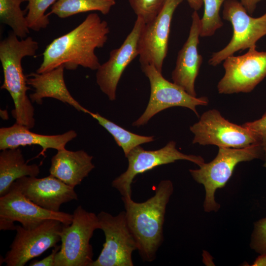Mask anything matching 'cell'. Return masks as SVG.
Returning a JSON list of instances; mask_svg holds the SVG:
<instances>
[{
    "mask_svg": "<svg viewBox=\"0 0 266 266\" xmlns=\"http://www.w3.org/2000/svg\"><path fill=\"white\" fill-rule=\"evenodd\" d=\"M64 225L58 220L49 219L32 229L16 226V235L3 263L7 266H24L48 249L55 247L61 240Z\"/></svg>",
    "mask_w": 266,
    "mask_h": 266,
    "instance_id": "obj_11",
    "label": "cell"
},
{
    "mask_svg": "<svg viewBox=\"0 0 266 266\" xmlns=\"http://www.w3.org/2000/svg\"><path fill=\"white\" fill-rule=\"evenodd\" d=\"M0 218L20 222L26 229L34 228L49 219L70 225L72 215L46 210L26 198L17 189L11 186L8 192L0 197Z\"/></svg>",
    "mask_w": 266,
    "mask_h": 266,
    "instance_id": "obj_15",
    "label": "cell"
},
{
    "mask_svg": "<svg viewBox=\"0 0 266 266\" xmlns=\"http://www.w3.org/2000/svg\"><path fill=\"white\" fill-rule=\"evenodd\" d=\"M26 127L15 123L8 127L0 129V150L20 146L38 145L45 152L48 149L57 150L66 148V145L77 136L72 130L62 134L45 135L36 133Z\"/></svg>",
    "mask_w": 266,
    "mask_h": 266,
    "instance_id": "obj_18",
    "label": "cell"
},
{
    "mask_svg": "<svg viewBox=\"0 0 266 266\" xmlns=\"http://www.w3.org/2000/svg\"><path fill=\"white\" fill-rule=\"evenodd\" d=\"M150 85V96L147 106L143 114L132 124L140 127L146 124L154 115L168 108L174 106L186 107L198 117L197 106L207 105V97L197 98L189 95L182 88L165 78L162 72L153 65L140 66Z\"/></svg>",
    "mask_w": 266,
    "mask_h": 266,
    "instance_id": "obj_7",
    "label": "cell"
},
{
    "mask_svg": "<svg viewBox=\"0 0 266 266\" xmlns=\"http://www.w3.org/2000/svg\"><path fill=\"white\" fill-rule=\"evenodd\" d=\"M136 16L145 23L153 20L162 10L166 0H128Z\"/></svg>",
    "mask_w": 266,
    "mask_h": 266,
    "instance_id": "obj_27",
    "label": "cell"
},
{
    "mask_svg": "<svg viewBox=\"0 0 266 266\" xmlns=\"http://www.w3.org/2000/svg\"><path fill=\"white\" fill-rule=\"evenodd\" d=\"M65 68L64 66H60L47 72L28 74L27 84L34 89L29 96L31 101L41 104L44 98H53L70 105L78 111L88 114L90 111L75 100L67 89L64 79Z\"/></svg>",
    "mask_w": 266,
    "mask_h": 266,
    "instance_id": "obj_19",
    "label": "cell"
},
{
    "mask_svg": "<svg viewBox=\"0 0 266 266\" xmlns=\"http://www.w3.org/2000/svg\"><path fill=\"white\" fill-rule=\"evenodd\" d=\"M254 159L264 160L263 166L266 167V154L260 143L242 148L219 147L217 155L213 160L204 163L199 168L189 169L193 179L204 188L203 207L205 212L219 210L221 206L215 199V192L225 187L236 165Z\"/></svg>",
    "mask_w": 266,
    "mask_h": 266,
    "instance_id": "obj_4",
    "label": "cell"
},
{
    "mask_svg": "<svg viewBox=\"0 0 266 266\" xmlns=\"http://www.w3.org/2000/svg\"><path fill=\"white\" fill-rule=\"evenodd\" d=\"M242 126L257 136L266 154V112L260 119L246 122Z\"/></svg>",
    "mask_w": 266,
    "mask_h": 266,
    "instance_id": "obj_29",
    "label": "cell"
},
{
    "mask_svg": "<svg viewBox=\"0 0 266 266\" xmlns=\"http://www.w3.org/2000/svg\"><path fill=\"white\" fill-rule=\"evenodd\" d=\"M250 246L259 254H266V216L254 222Z\"/></svg>",
    "mask_w": 266,
    "mask_h": 266,
    "instance_id": "obj_28",
    "label": "cell"
},
{
    "mask_svg": "<svg viewBox=\"0 0 266 266\" xmlns=\"http://www.w3.org/2000/svg\"><path fill=\"white\" fill-rule=\"evenodd\" d=\"M226 0H203L204 11L200 18V37L211 36L223 26L220 11Z\"/></svg>",
    "mask_w": 266,
    "mask_h": 266,
    "instance_id": "obj_25",
    "label": "cell"
},
{
    "mask_svg": "<svg viewBox=\"0 0 266 266\" xmlns=\"http://www.w3.org/2000/svg\"><path fill=\"white\" fill-rule=\"evenodd\" d=\"M190 130L194 134L193 144L234 148L261 144L255 133L242 125L227 120L215 109L204 112L199 121L190 126Z\"/></svg>",
    "mask_w": 266,
    "mask_h": 266,
    "instance_id": "obj_8",
    "label": "cell"
},
{
    "mask_svg": "<svg viewBox=\"0 0 266 266\" xmlns=\"http://www.w3.org/2000/svg\"><path fill=\"white\" fill-rule=\"evenodd\" d=\"M0 153V196L6 194L12 183L24 176L37 177L40 168L37 164L28 165L18 148L1 150Z\"/></svg>",
    "mask_w": 266,
    "mask_h": 266,
    "instance_id": "obj_21",
    "label": "cell"
},
{
    "mask_svg": "<svg viewBox=\"0 0 266 266\" xmlns=\"http://www.w3.org/2000/svg\"><path fill=\"white\" fill-rule=\"evenodd\" d=\"M11 186L33 202L52 211H60L62 204L78 199L74 187L51 175L41 178L24 176Z\"/></svg>",
    "mask_w": 266,
    "mask_h": 266,
    "instance_id": "obj_16",
    "label": "cell"
},
{
    "mask_svg": "<svg viewBox=\"0 0 266 266\" xmlns=\"http://www.w3.org/2000/svg\"><path fill=\"white\" fill-rule=\"evenodd\" d=\"M115 4V0H58L47 15L49 16L54 14L60 18H66L92 11L107 15Z\"/></svg>",
    "mask_w": 266,
    "mask_h": 266,
    "instance_id": "obj_22",
    "label": "cell"
},
{
    "mask_svg": "<svg viewBox=\"0 0 266 266\" xmlns=\"http://www.w3.org/2000/svg\"><path fill=\"white\" fill-rule=\"evenodd\" d=\"M38 48V42L32 37L19 40L13 32L0 43V61L4 77L0 89L8 91L13 100L12 115L16 123L30 129L35 125L34 108L27 94L30 88L23 72L22 60L26 56H34Z\"/></svg>",
    "mask_w": 266,
    "mask_h": 266,
    "instance_id": "obj_3",
    "label": "cell"
},
{
    "mask_svg": "<svg viewBox=\"0 0 266 266\" xmlns=\"http://www.w3.org/2000/svg\"><path fill=\"white\" fill-rule=\"evenodd\" d=\"M223 18L233 27V35L228 44L213 53L208 64L217 66L227 57L240 50L257 47L256 43L266 35V12L259 17H253L237 0H226L223 4Z\"/></svg>",
    "mask_w": 266,
    "mask_h": 266,
    "instance_id": "obj_6",
    "label": "cell"
},
{
    "mask_svg": "<svg viewBox=\"0 0 266 266\" xmlns=\"http://www.w3.org/2000/svg\"><path fill=\"white\" fill-rule=\"evenodd\" d=\"M173 190L172 182L163 180L158 184L154 195L144 202H136L132 197H122L128 226L144 262L156 259L164 241L166 207Z\"/></svg>",
    "mask_w": 266,
    "mask_h": 266,
    "instance_id": "obj_2",
    "label": "cell"
},
{
    "mask_svg": "<svg viewBox=\"0 0 266 266\" xmlns=\"http://www.w3.org/2000/svg\"><path fill=\"white\" fill-rule=\"evenodd\" d=\"M60 245H57L52 250L51 253L46 257L40 260H34L32 261L29 266H54L55 257L57 252L60 249Z\"/></svg>",
    "mask_w": 266,
    "mask_h": 266,
    "instance_id": "obj_30",
    "label": "cell"
},
{
    "mask_svg": "<svg viewBox=\"0 0 266 266\" xmlns=\"http://www.w3.org/2000/svg\"><path fill=\"white\" fill-rule=\"evenodd\" d=\"M145 24L142 19L136 17L132 30L121 45L112 50L108 60L97 70V83L111 101L116 99L117 86L123 72L139 55L138 41Z\"/></svg>",
    "mask_w": 266,
    "mask_h": 266,
    "instance_id": "obj_14",
    "label": "cell"
},
{
    "mask_svg": "<svg viewBox=\"0 0 266 266\" xmlns=\"http://www.w3.org/2000/svg\"><path fill=\"white\" fill-rule=\"evenodd\" d=\"M14 223L6 219L0 218V230H15L16 226L14 225Z\"/></svg>",
    "mask_w": 266,
    "mask_h": 266,
    "instance_id": "obj_32",
    "label": "cell"
},
{
    "mask_svg": "<svg viewBox=\"0 0 266 266\" xmlns=\"http://www.w3.org/2000/svg\"><path fill=\"white\" fill-rule=\"evenodd\" d=\"M109 33L107 22L98 14L88 15L76 28L46 47L36 72H47L60 66L67 70H75L79 66L97 70L100 64L95 50L104 45Z\"/></svg>",
    "mask_w": 266,
    "mask_h": 266,
    "instance_id": "obj_1",
    "label": "cell"
},
{
    "mask_svg": "<svg viewBox=\"0 0 266 266\" xmlns=\"http://www.w3.org/2000/svg\"><path fill=\"white\" fill-rule=\"evenodd\" d=\"M28 0H0V22L9 26L13 32L21 39L26 38L29 33L25 10L20 4Z\"/></svg>",
    "mask_w": 266,
    "mask_h": 266,
    "instance_id": "obj_24",
    "label": "cell"
},
{
    "mask_svg": "<svg viewBox=\"0 0 266 266\" xmlns=\"http://www.w3.org/2000/svg\"><path fill=\"white\" fill-rule=\"evenodd\" d=\"M183 0H166L158 15L145 24L138 41L140 66H154L162 72L168 51L170 25L174 11Z\"/></svg>",
    "mask_w": 266,
    "mask_h": 266,
    "instance_id": "obj_13",
    "label": "cell"
},
{
    "mask_svg": "<svg viewBox=\"0 0 266 266\" xmlns=\"http://www.w3.org/2000/svg\"><path fill=\"white\" fill-rule=\"evenodd\" d=\"M126 157L128 161L126 170L112 182V186L119 191L122 197H132L131 186L136 175L157 166L178 160L190 161L199 166L205 163L200 156L188 155L179 151L176 147V142L173 140L156 150H146L140 145L137 146Z\"/></svg>",
    "mask_w": 266,
    "mask_h": 266,
    "instance_id": "obj_10",
    "label": "cell"
},
{
    "mask_svg": "<svg viewBox=\"0 0 266 266\" xmlns=\"http://www.w3.org/2000/svg\"><path fill=\"white\" fill-rule=\"evenodd\" d=\"M263 0H240V2L247 12L252 15L255 11L258 3Z\"/></svg>",
    "mask_w": 266,
    "mask_h": 266,
    "instance_id": "obj_31",
    "label": "cell"
},
{
    "mask_svg": "<svg viewBox=\"0 0 266 266\" xmlns=\"http://www.w3.org/2000/svg\"><path fill=\"white\" fill-rule=\"evenodd\" d=\"M58 0H28L26 8V19L30 29L39 31L49 24L48 16L45 11Z\"/></svg>",
    "mask_w": 266,
    "mask_h": 266,
    "instance_id": "obj_26",
    "label": "cell"
},
{
    "mask_svg": "<svg viewBox=\"0 0 266 266\" xmlns=\"http://www.w3.org/2000/svg\"><path fill=\"white\" fill-rule=\"evenodd\" d=\"M93 158L83 150L72 151L65 148L57 150L51 160L50 175L75 187L95 168Z\"/></svg>",
    "mask_w": 266,
    "mask_h": 266,
    "instance_id": "obj_20",
    "label": "cell"
},
{
    "mask_svg": "<svg viewBox=\"0 0 266 266\" xmlns=\"http://www.w3.org/2000/svg\"><path fill=\"white\" fill-rule=\"evenodd\" d=\"M113 137L117 145L122 149L125 157L134 147L153 141V136H144L132 133L102 116L99 113H89Z\"/></svg>",
    "mask_w": 266,
    "mask_h": 266,
    "instance_id": "obj_23",
    "label": "cell"
},
{
    "mask_svg": "<svg viewBox=\"0 0 266 266\" xmlns=\"http://www.w3.org/2000/svg\"><path fill=\"white\" fill-rule=\"evenodd\" d=\"M190 7L194 11H198L203 5V0H186Z\"/></svg>",
    "mask_w": 266,
    "mask_h": 266,
    "instance_id": "obj_33",
    "label": "cell"
},
{
    "mask_svg": "<svg viewBox=\"0 0 266 266\" xmlns=\"http://www.w3.org/2000/svg\"><path fill=\"white\" fill-rule=\"evenodd\" d=\"M252 266H266V254H260L254 262Z\"/></svg>",
    "mask_w": 266,
    "mask_h": 266,
    "instance_id": "obj_34",
    "label": "cell"
},
{
    "mask_svg": "<svg viewBox=\"0 0 266 266\" xmlns=\"http://www.w3.org/2000/svg\"><path fill=\"white\" fill-rule=\"evenodd\" d=\"M191 17L189 35L178 53L171 78L174 83L189 95L197 97L195 83L202 62V56L198 52L200 18L197 11H194Z\"/></svg>",
    "mask_w": 266,
    "mask_h": 266,
    "instance_id": "obj_17",
    "label": "cell"
},
{
    "mask_svg": "<svg viewBox=\"0 0 266 266\" xmlns=\"http://www.w3.org/2000/svg\"><path fill=\"white\" fill-rule=\"evenodd\" d=\"M256 47L224 60L225 73L217 84L219 94L249 93L266 77V52Z\"/></svg>",
    "mask_w": 266,
    "mask_h": 266,
    "instance_id": "obj_12",
    "label": "cell"
},
{
    "mask_svg": "<svg viewBox=\"0 0 266 266\" xmlns=\"http://www.w3.org/2000/svg\"><path fill=\"white\" fill-rule=\"evenodd\" d=\"M72 215L71 223L64 225L60 233L61 245L54 266H91L94 254L90 241L95 231L100 228L98 215L81 205Z\"/></svg>",
    "mask_w": 266,
    "mask_h": 266,
    "instance_id": "obj_5",
    "label": "cell"
},
{
    "mask_svg": "<svg viewBox=\"0 0 266 266\" xmlns=\"http://www.w3.org/2000/svg\"><path fill=\"white\" fill-rule=\"evenodd\" d=\"M97 215L105 242L91 266H133L132 254L137 250V244L128 226L125 211L115 216L101 211Z\"/></svg>",
    "mask_w": 266,
    "mask_h": 266,
    "instance_id": "obj_9",
    "label": "cell"
}]
</instances>
